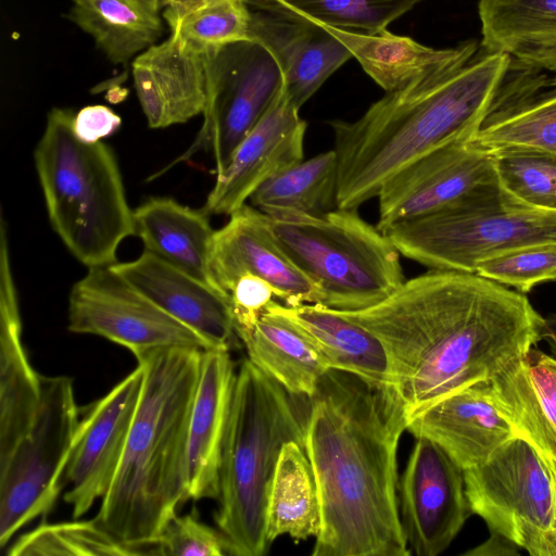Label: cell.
<instances>
[{"label":"cell","mask_w":556,"mask_h":556,"mask_svg":"<svg viewBox=\"0 0 556 556\" xmlns=\"http://www.w3.org/2000/svg\"><path fill=\"white\" fill-rule=\"evenodd\" d=\"M338 312L381 341L408 422L543 340L528 298L476 273L430 269L371 307Z\"/></svg>","instance_id":"obj_1"},{"label":"cell","mask_w":556,"mask_h":556,"mask_svg":"<svg viewBox=\"0 0 556 556\" xmlns=\"http://www.w3.org/2000/svg\"><path fill=\"white\" fill-rule=\"evenodd\" d=\"M307 400L304 448L321 507L311 555H412L397 495L408 418L394 390L330 369Z\"/></svg>","instance_id":"obj_2"},{"label":"cell","mask_w":556,"mask_h":556,"mask_svg":"<svg viewBox=\"0 0 556 556\" xmlns=\"http://www.w3.org/2000/svg\"><path fill=\"white\" fill-rule=\"evenodd\" d=\"M509 63L507 54L480 46L464 64L386 92L352 122L329 121L338 159V208H358L406 165L471 139Z\"/></svg>","instance_id":"obj_3"},{"label":"cell","mask_w":556,"mask_h":556,"mask_svg":"<svg viewBox=\"0 0 556 556\" xmlns=\"http://www.w3.org/2000/svg\"><path fill=\"white\" fill-rule=\"evenodd\" d=\"M202 351L159 349L136 357L144 379L126 447L94 520L136 555H151L188 500V437Z\"/></svg>","instance_id":"obj_4"},{"label":"cell","mask_w":556,"mask_h":556,"mask_svg":"<svg viewBox=\"0 0 556 556\" xmlns=\"http://www.w3.org/2000/svg\"><path fill=\"white\" fill-rule=\"evenodd\" d=\"M277 381L244 359L233 384L219 464L215 521L228 554L263 556L268 496L283 445L304 446L305 419Z\"/></svg>","instance_id":"obj_5"},{"label":"cell","mask_w":556,"mask_h":556,"mask_svg":"<svg viewBox=\"0 0 556 556\" xmlns=\"http://www.w3.org/2000/svg\"><path fill=\"white\" fill-rule=\"evenodd\" d=\"M75 113L53 108L34 160L53 230L88 268L111 266L121 242L135 236L117 160L102 141L74 132Z\"/></svg>","instance_id":"obj_6"},{"label":"cell","mask_w":556,"mask_h":556,"mask_svg":"<svg viewBox=\"0 0 556 556\" xmlns=\"http://www.w3.org/2000/svg\"><path fill=\"white\" fill-rule=\"evenodd\" d=\"M292 262L323 294V306L359 311L386 300L404 282L400 251L357 208L320 216L292 211L267 214Z\"/></svg>","instance_id":"obj_7"},{"label":"cell","mask_w":556,"mask_h":556,"mask_svg":"<svg viewBox=\"0 0 556 556\" xmlns=\"http://www.w3.org/2000/svg\"><path fill=\"white\" fill-rule=\"evenodd\" d=\"M383 232L402 255L429 269L475 273L483 258L556 241V213L511 206L498 188L397 223Z\"/></svg>","instance_id":"obj_8"},{"label":"cell","mask_w":556,"mask_h":556,"mask_svg":"<svg viewBox=\"0 0 556 556\" xmlns=\"http://www.w3.org/2000/svg\"><path fill=\"white\" fill-rule=\"evenodd\" d=\"M472 514L531 556H551L555 489L548 460L515 435L484 462L464 470Z\"/></svg>","instance_id":"obj_9"},{"label":"cell","mask_w":556,"mask_h":556,"mask_svg":"<svg viewBox=\"0 0 556 556\" xmlns=\"http://www.w3.org/2000/svg\"><path fill=\"white\" fill-rule=\"evenodd\" d=\"M40 403L29 431L0 462L1 547L53 506L79 422L72 379L40 375Z\"/></svg>","instance_id":"obj_10"},{"label":"cell","mask_w":556,"mask_h":556,"mask_svg":"<svg viewBox=\"0 0 556 556\" xmlns=\"http://www.w3.org/2000/svg\"><path fill=\"white\" fill-rule=\"evenodd\" d=\"M283 87L282 74L262 45L240 41L207 54V102L202 127L177 161L210 150L216 176L236 149L265 115Z\"/></svg>","instance_id":"obj_11"},{"label":"cell","mask_w":556,"mask_h":556,"mask_svg":"<svg viewBox=\"0 0 556 556\" xmlns=\"http://www.w3.org/2000/svg\"><path fill=\"white\" fill-rule=\"evenodd\" d=\"M68 330L94 334L128 349L135 357L159 349L211 350L210 344L111 266L88 268L68 296Z\"/></svg>","instance_id":"obj_12"},{"label":"cell","mask_w":556,"mask_h":556,"mask_svg":"<svg viewBox=\"0 0 556 556\" xmlns=\"http://www.w3.org/2000/svg\"><path fill=\"white\" fill-rule=\"evenodd\" d=\"M397 495L403 531L412 553L445 552L472 515L464 470L431 439L416 437Z\"/></svg>","instance_id":"obj_13"},{"label":"cell","mask_w":556,"mask_h":556,"mask_svg":"<svg viewBox=\"0 0 556 556\" xmlns=\"http://www.w3.org/2000/svg\"><path fill=\"white\" fill-rule=\"evenodd\" d=\"M144 370H135L84 409L60 477L74 518L109 491L121 464L142 392Z\"/></svg>","instance_id":"obj_14"},{"label":"cell","mask_w":556,"mask_h":556,"mask_svg":"<svg viewBox=\"0 0 556 556\" xmlns=\"http://www.w3.org/2000/svg\"><path fill=\"white\" fill-rule=\"evenodd\" d=\"M498 189L493 154L468 140L441 147L384 181L377 194L382 232L389 227Z\"/></svg>","instance_id":"obj_15"},{"label":"cell","mask_w":556,"mask_h":556,"mask_svg":"<svg viewBox=\"0 0 556 556\" xmlns=\"http://www.w3.org/2000/svg\"><path fill=\"white\" fill-rule=\"evenodd\" d=\"M210 265L214 285L227 295L240 277L253 275L286 305L323 304L320 290L282 249L269 216L252 205H242L215 231Z\"/></svg>","instance_id":"obj_16"},{"label":"cell","mask_w":556,"mask_h":556,"mask_svg":"<svg viewBox=\"0 0 556 556\" xmlns=\"http://www.w3.org/2000/svg\"><path fill=\"white\" fill-rule=\"evenodd\" d=\"M307 124L285 88L265 115L236 149L228 166L216 176L202 210L231 215L247 204L267 179L303 160Z\"/></svg>","instance_id":"obj_17"},{"label":"cell","mask_w":556,"mask_h":556,"mask_svg":"<svg viewBox=\"0 0 556 556\" xmlns=\"http://www.w3.org/2000/svg\"><path fill=\"white\" fill-rule=\"evenodd\" d=\"M469 141L491 153H556V74L510 59L490 111Z\"/></svg>","instance_id":"obj_18"},{"label":"cell","mask_w":556,"mask_h":556,"mask_svg":"<svg viewBox=\"0 0 556 556\" xmlns=\"http://www.w3.org/2000/svg\"><path fill=\"white\" fill-rule=\"evenodd\" d=\"M131 74L150 128L182 124L204 113L207 55L186 46L177 31L138 54Z\"/></svg>","instance_id":"obj_19"},{"label":"cell","mask_w":556,"mask_h":556,"mask_svg":"<svg viewBox=\"0 0 556 556\" xmlns=\"http://www.w3.org/2000/svg\"><path fill=\"white\" fill-rule=\"evenodd\" d=\"M112 267L170 316L200 334L212 349L228 350L239 339L229 296L144 251Z\"/></svg>","instance_id":"obj_20"},{"label":"cell","mask_w":556,"mask_h":556,"mask_svg":"<svg viewBox=\"0 0 556 556\" xmlns=\"http://www.w3.org/2000/svg\"><path fill=\"white\" fill-rule=\"evenodd\" d=\"M415 438L439 444L463 469L484 462L497 447L518 435L495 405L490 380L476 382L450 394L407 425Z\"/></svg>","instance_id":"obj_21"},{"label":"cell","mask_w":556,"mask_h":556,"mask_svg":"<svg viewBox=\"0 0 556 556\" xmlns=\"http://www.w3.org/2000/svg\"><path fill=\"white\" fill-rule=\"evenodd\" d=\"M41 397L40 375L22 342L5 220L0 223V462L29 431Z\"/></svg>","instance_id":"obj_22"},{"label":"cell","mask_w":556,"mask_h":556,"mask_svg":"<svg viewBox=\"0 0 556 556\" xmlns=\"http://www.w3.org/2000/svg\"><path fill=\"white\" fill-rule=\"evenodd\" d=\"M250 40L265 47L275 58L285 91L299 109L352 58L320 25L263 11H252Z\"/></svg>","instance_id":"obj_23"},{"label":"cell","mask_w":556,"mask_h":556,"mask_svg":"<svg viewBox=\"0 0 556 556\" xmlns=\"http://www.w3.org/2000/svg\"><path fill=\"white\" fill-rule=\"evenodd\" d=\"M228 350L202 351L188 437V500L218 498L219 464L233 384Z\"/></svg>","instance_id":"obj_24"},{"label":"cell","mask_w":556,"mask_h":556,"mask_svg":"<svg viewBox=\"0 0 556 556\" xmlns=\"http://www.w3.org/2000/svg\"><path fill=\"white\" fill-rule=\"evenodd\" d=\"M265 311L299 331L329 370L350 372L369 383L392 387L387 352L381 341L362 325L320 304L290 306L273 300Z\"/></svg>","instance_id":"obj_25"},{"label":"cell","mask_w":556,"mask_h":556,"mask_svg":"<svg viewBox=\"0 0 556 556\" xmlns=\"http://www.w3.org/2000/svg\"><path fill=\"white\" fill-rule=\"evenodd\" d=\"M490 384L495 405L517 434L556 460V357L532 348Z\"/></svg>","instance_id":"obj_26"},{"label":"cell","mask_w":556,"mask_h":556,"mask_svg":"<svg viewBox=\"0 0 556 556\" xmlns=\"http://www.w3.org/2000/svg\"><path fill=\"white\" fill-rule=\"evenodd\" d=\"M320 26L350 51L363 71L386 92L464 64L480 49V43L475 39L438 49L412 37L396 35L388 28L375 34H362Z\"/></svg>","instance_id":"obj_27"},{"label":"cell","mask_w":556,"mask_h":556,"mask_svg":"<svg viewBox=\"0 0 556 556\" xmlns=\"http://www.w3.org/2000/svg\"><path fill=\"white\" fill-rule=\"evenodd\" d=\"M208 216L172 198H150L134 210L135 236L144 251L216 288L210 265L216 230Z\"/></svg>","instance_id":"obj_28"},{"label":"cell","mask_w":556,"mask_h":556,"mask_svg":"<svg viewBox=\"0 0 556 556\" xmlns=\"http://www.w3.org/2000/svg\"><path fill=\"white\" fill-rule=\"evenodd\" d=\"M480 46L556 74V0H479Z\"/></svg>","instance_id":"obj_29"},{"label":"cell","mask_w":556,"mask_h":556,"mask_svg":"<svg viewBox=\"0 0 556 556\" xmlns=\"http://www.w3.org/2000/svg\"><path fill=\"white\" fill-rule=\"evenodd\" d=\"M237 334L248 358L295 397L313 396L329 370L309 342L275 314L265 311L252 327Z\"/></svg>","instance_id":"obj_30"},{"label":"cell","mask_w":556,"mask_h":556,"mask_svg":"<svg viewBox=\"0 0 556 556\" xmlns=\"http://www.w3.org/2000/svg\"><path fill=\"white\" fill-rule=\"evenodd\" d=\"M161 0H80L68 18L113 64H126L155 43L163 30Z\"/></svg>","instance_id":"obj_31"},{"label":"cell","mask_w":556,"mask_h":556,"mask_svg":"<svg viewBox=\"0 0 556 556\" xmlns=\"http://www.w3.org/2000/svg\"><path fill=\"white\" fill-rule=\"evenodd\" d=\"M321 526L319 492L304 446L295 441L281 450L271 482L266 516L270 544L281 535L295 543L316 538Z\"/></svg>","instance_id":"obj_32"},{"label":"cell","mask_w":556,"mask_h":556,"mask_svg":"<svg viewBox=\"0 0 556 556\" xmlns=\"http://www.w3.org/2000/svg\"><path fill=\"white\" fill-rule=\"evenodd\" d=\"M338 159L334 150L302 160L263 182L250 197L268 214L292 211L320 216L338 207Z\"/></svg>","instance_id":"obj_33"},{"label":"cell","mask_w":556,"mask_h":556,"mask_svg":"<svg viewBox=\"0 0 556 556\" xmlns=\"http://www.w3.org/2000/svg\"><path fill=\"white\" fill-rule=\"evenodd\" d=\"M253 11L300 18L334 28L375 34L424 0H244Z\"/></svg>","instance_id":"obj_34"},{"label":"cell","mask_w":556,"mask_h":556,"mask_svg":"<svg viewBox=\"0 0 556 556\" xmlns=\"http://www.w3.org/2000/svg\"><path fill=\"white\" fill-rule=\"evenodd\" d=\"M163 16L186 46L202 54L250 40L252 10L244 0H204L165 9Z\"/></svg>","instance_id":"obj_35"},{"label":"cell","mask_w":556,"mask_h":556,"mask_svg":"<svg viewBox=\"0 0 556 556\" xmlns=\"http://www.w3.org/2000/svg\"><path fill=\"white\" fill-rule=\"evenodd\" d=\"M492 154L498 188L509 205L556 213V153L503 150Z\"/></svg>","instance_id":"obj_36"},{"label":"cell","mask_w":556,"mask_h":556,"mask_svg":"<svg viewBox=\"0 0 556 556\" xmlns=\"http://www.w3.org/2000/svg\"><path fill=\"white\" fill-rule=\"evenodd\" d=\"M10 556L136 555L117 542L93 519L41 525L23 534L8 552Z\"/></svg>","instance_id":"obj_37"},{"label":"cell","mask_w":556,"mask_h":556,"mask_svg":"<svg viewBox=\"0 0 556 556\" xmlns=\"http://www.w3.org/2000/svg\"><path fill=\"white\" fill-rule=\"evenodd\" d=\"M476 274L520 293L556 281V241L527 244L480 261Z\"/></svg>","instance_id":"obj_38"},{"label":"cell","mask_w":556,"mask_h":556,"mask_svg":"<svg viewBox=\"0 0 556 556\" xmlns=\"http://www.w3.org/2000/svg\"><path fill=\"white\" fill-rule=\"evenodd\" d=\"M227 554V545L222 533L201 522L194 513L174 516L152 545L151 553L164 556Z\"/></svg>","instance_id":"obj_39"},{"label":"cell","mask_w":556,"mask_h":556,"mask_svg":"<svg viewBox=\"0 0 556 556\" xmlns=\"http://www.w3.org/2000/svg\"><path fill=\"white\" fill-rule=\"evenodd\" d=\"M236 332L252 327L275 296L273 287L264 279L244 275L229 291ZM238 336V334H237Z\"/></svg>","instance_id":"obj_40"},{"label":"cell","mask_w":556,"mask_h":556,"mask_svg":"<svg viewBox=\"0 0 556 556\" xmlns=\"http://www.w3.org/2000/svg\"><path fill=\"white\" fill-rule=\"evenodd\" d=\"M122 125V118L110 108L102 104L87 105L75 113L73 128L84 142L102 141L115 134Z\"/></svg>","instance_id":"obj_41"},{"label":"cell","mask_w":556,"mask_h":556,"mask_svg":"<svg viewBox=\"0 0 556 556\" xmlns=\"http://www.w3.org/2000/svg\"><path fill=\"white\" fill-rule=\"evenodd\" d=\"M518 549L504 538L490 533L489 540L472 551L466 552L465 555H517Z\"/></svg>","instance_id":"obj_42"},{"label":"cell","mask_w":556,"mask_h":556,"mask_svg":"<svg viewBox=\"0 0 556 556\" xmlns=\"http://www.w3.org/2000/svg\"><path fill=\"white\" fill-rule=\"evenodd\" d=\"M543 340L547 342L553 356L556 357V313L544 317Z\"/></svg>","instance_id":"obj_43"},{"label":"cell","mask_w":556,"mask_h":556,"mask_svg":"<svg viewBox=\"0 0 556 556\" xmlns=\"http://www.w3.org/2000/svg\"><path fill=\"white\" fill-rule=\"evenodd\" d=\"M549 463L552 472H553V479H554V489H555V517H554V523H553V530H552V548H551V556H556V460L546 458Z\"/></svg>","instance_id":"obj_44"},{"label":"cell","mask_w":556,"mask_h":556,"mask_svg":"<svg viewBox=\"0 0 556 556\" xmlns=\"http://www.w3.org/2000/svg\"><path fill=\"white\" fill-rule=\"evenodd\" d=\"M72 1H73V2H78V1H80V0H72Z\"/></svg>","instance_id":"obj_45"}]
</instances>
